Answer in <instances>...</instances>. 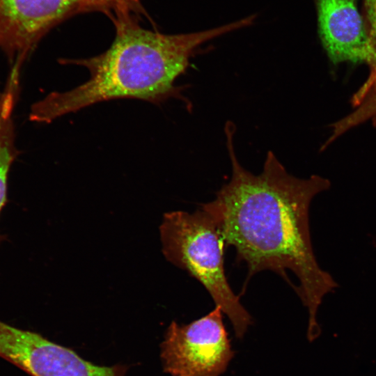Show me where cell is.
<instances>
[{"label":"cell","mask_w":376,"mask_h":376,"mask_svg":"<svg viewBox=\"0 0 376 376\" xmlns=\"http://www.w3.org/2000/svg\"><path fill=\"white\" fill-rule=\"evenodd\" d=\"M235 131L228 121L224 132L231 177L215 199L201 207L215 221L226 246L235 249L237 260L246 265L247 280L270 270L295 289L286 271L294 273L299 283L295 290L308 308L311 331L322 298L338 287L316 260L309 224L312 200L331 183L317 175L302 179L290 174L272 151L266 155L262 172L252 173L235 154Z\"/></svg>","instance_id":"1"},{"label":"cell","mask_w":376,"mask_h":376,"mask_svg":"<svg viewBox=\"0 0 376 376\" xmlns=\"http://www.w3.org/2000/svg\"><path fill=\"white\" fill-rule=\"evenodd\" d=\"M117 8L114 40L103 53L87 58H62L63 65L88 70L89 79L67 91L52 92L32 105L30 118L49 123L102 102L136 99L159 104L170 99L191 103L175 81L207 42L249 26L246 17L207 30L164 34L146 29Z\"/></svg>","instance_id":"2"},{"label":"cell","mask_w":376,"mask_h":376,"mask_svg":"<svg viewBox=\"0 0 376 376\" xmlns=\"http://www.w3.org/2000/svg\"><path fill=\"white\" fill-rule=\"evenodd\" d=\"M159 230L166 258L203 285L230 320L235 336L242 338L252 318L228 283L226 244L212 217L201 207L193 213L171 212L164 215Z\"/></svg>","instance_id":"3"},{"label":"cell","mask_w":376,"mask_h":376,"mask_svg":"<svg viewBox=\"0 0 376 376\" xmlns=\"http://www.w3.org/2000/svg\"><path fill=\"white\" fill-rule=\"evenodd\" d=\"M218 307L189 324L173 321L161 343V359L171 376H220L234 357Z\"/></svg>","instance_id":"4"},{"label":"cell","mask_w":376,"mask_h":376,"mask_svg":"<svg viewBox=\"0 0 376 376\" xmlns=\"http://www.w3.org/2000/svg\"><path fill=\"white\" fill-rule=\"evenodd\" d=\"M99 8L96 0H0V47L21 65L54 25L78 10Z\"/></svg>","instance_id":"5"},{"label":"cell","mask_w":376,"mask_h":376,"mask_svg":"<svg viewBox=\"0 0 376 376\" xmlns=\"http://www.w3.org/2000/svg\"><path fill=\"white\" fill-rule=\"evenodd\" d=\"M319 34L334 63H365L376 79V48L356 0H315Z\"/></svg>","instance_id":"6"},{"label":"cell","mask_w":376,"mask_h":376,"mask_svg":"<svg viewBox=\"0 0 376 376\" xmlns=\"http://www.w3.org/2000/svg\"><path fill=\"white\" fill-rule=\"evenodd\" d=\"M16 99V95L8 91L0 95V214L7 203L8 174L16 156L13 118ZM5 239L0 233V244Z\"/></svg>","instance_id":"7"},{"label":"cell","mask_w":376,"mask_h":376,"mask_svg":"<svg viewBox=\"0 0 376 376\" xmlns=\"http://www.w3.org/2000/svg\"><path fill=\"white\" fill-rule=\"evenodd\" d=\"M363 15L367 31L376 48V0H363Z\"/></svg>","instance_id":"8"},{"label":"cell","mask_w":376,"mask_h":376,"mask_svg":"<svg viewBox=\"0 0 376 376\" xmlns=\"http://www.w3.org/2000/svg\"><path fill=\"white\" fill-rule=\"evenodd\" d=\"M102 8L113 7L115 8H126L128 6L136 3L138 0H96Z\"/></svg>","instance_id":"9"},{"label":"cell","mask_w":376,"mask_h":376,"mask_svg":"<svg viewBox=\"0 0 376 376\" xmlns=\"http://www.w3.org/2000/svg\"><path fill=\"white\" fill-rule=\"evenodd\" d=\"M372 103H373L372 105H371L372 109L370 110H371V111H376V91H375V95L373 97V100L372 101Z\"/></svg>","instance_id":"10"}]
</instances>
